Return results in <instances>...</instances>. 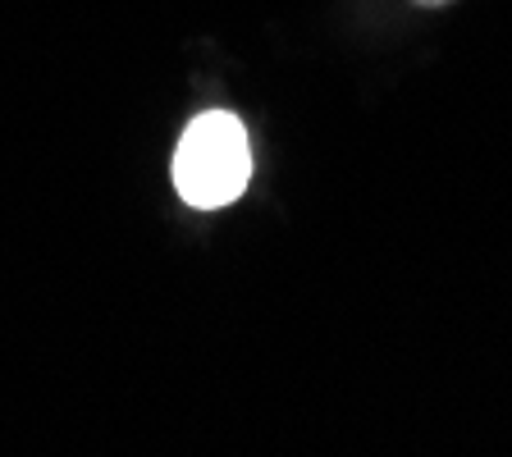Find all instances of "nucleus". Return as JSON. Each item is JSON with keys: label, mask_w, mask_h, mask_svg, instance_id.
Returning <instances> with one entry per match:
<instances>
[{"label": "nucleus", "mask_w": 512, "mask_h": 457, "mask_svg": "<svg viewBox=\"0 0 512 457\" xmlns=\"http://www.w3.org/2000/svg\"><path fill=\"white\" fill-rule=\"evenodd\" d=\"M252 183V147L247 128L229 110H206L197 115L179 138L174 151V188L197 211H220L238 202Z\"/></svg>", "instance_id": "nucleus-1"}, {"label": "nucleus", "mask_w": 512, "mask_h": 457, "mask_svg": "<svg viewBox=\"0 0 512 457\" xmlns=\"http://www.w3.org/2000/svg\"><path fill=\"white\" fill-rule=\"evenodd\" d=\"M416 5H430V10H439V5H453V0H416Z\"/></svg>", "instance_id": "nucleus-2"}]
</instances>
